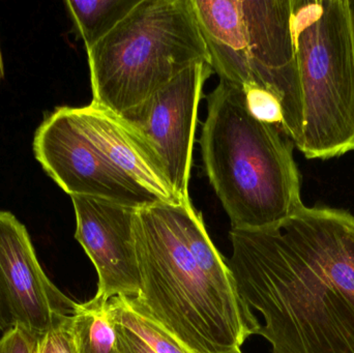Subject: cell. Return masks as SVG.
Returning a JSON list of instances; mask_svg holds the SVG:
<instances>
[{
	"label": "cell",
	"mask_w": 354,
	"mask_h": 353,
	"mask_svg": "<svg viewBox=\"0 0 354 353\" xmlns=\"http://www.w3.org/2000/svg\"><path fill=\"white\" fill-rule=\"evenodd\" d=\"M229 269L261 313L272 353H354V216L297 209L270 229H231Z\"/></svg>",
	"instance_id": "6da1fadb"
},
{
	"label": "cell",
	"mask_w": 354,
	"mask_h": 353,
	"mask_svg": "<svg viewBox=\"0 0 354 353\" xmlns=\"http://www.w3.org/2000/svg\"><path fill=\"white\" fill-rule=\"evenodd\" d=\"M177 204V203H176ZM140 292L132 304L194 353H234L259 321L234 281L206 273L177 224L174 203L139 207L134 221Z\"/></svg>",
	"instance_id": "7a4b0ae2"
},
{
	"label": "cell",
	"mask_w": 354,
	"mask_h": 353,
	"mask_svg": "<svg viewBox=\"0 0 354 353\" xmlns=\"http://www.w3.org/2000/svg\"><path fill=\"white\" fill-rule=\"evenodd\" d=\"M283 134L250 112L239 87L220 80L208 95L202 160L232 229L278 227L303 207L292 142Z\"/></svg>",
	"instance_id": "3957f363"
},
{
	"label": "cell",
	"mask_w": 354,
	"mask_h": 353,
	"mask_svg": "<svg viewBox=\"0 0 354 353\" xmlns=\"http://www.w3.org/2000/svg\"><path fill=\"white\" fill-rule=\"evenodd\" d=\"M210 66L241 90L274 95L282 132L303 141L304 106L293 35V0H191Z\"/></svg>",
	"instance_id": "277c9868"
},
{
	"label": "cell",
	"mask_w": 354,
	"mask_h": 353,
	"mask_svg": "<svg viewBox=\"0 0 354 353\" xmlns=\"http://www.w3.org/2000/svg\"><path fill=\"white\" fill-rule=\"evenodd\" d=\"M87 55L91 104L118 116L194 62L210 64L191 0H139Z\"/></svg>",
	"instance_id": "5b68a950"
},
{
	"label": "cell",
	"mask_w": 354,
	"mask_h": 353,
	"mask_svg": "<svg viewBox=\"0 0 354 353\" xmlns=\"http://www.w3.org/2000/svg\"><path fill=\"white\" fill-rule=\"evenodd\" d=\"M293 35L310 160L354 151V27L349 0H293Z\"/></svg>",
	"instance_id": "8992f818"
},
{
	"label": "cell",
	"mask_w": 354,
	"mask_h": 353,
	"mask_svg": "<svg viewBox=\"0 0 354 353\" xmlns=\"http://www.w3.org/2000/svg\"><path fill=\"white\" fill-rule=\"evenodd\" d=\"M35 158L70 196H91L139 207L161 202L114 167L79 124L73 107L45 118L33 140Z\"/></svg>",
	"instance_id": "52a82bcc"
},
{
	"label": "cell",
	"mask_w": 354,
	"mask_h": 353,
	"mask_svg": "<svg viewBox=\"0 0 354 353\" xmlns=\"http://www.w3.org/2000/svg\"><path fill=\"white\" fill-rule=\"evenodd\" d=\"M197 61L140 105L118 116L153 151L179 200H189L198 107L212 73Z\"/></svg>",
	"instance_id": "ba28073f"
},
{
	"label": "cell",
	"mask_w": 354,
	"mask_h": 353,
	"mask_svg": "<svg viewBox=\"0 0 354 353\" xmlns=\"http://www.w3.org/2000/svg\"><path fill=\"white\" fill-rule=\"evenodd\" d=\"M0 300L10 327L35 341L77 306L44 273L26 228L8 211H0Z\"/></svg>",
	"instance_id": "9c48e42d"
},
{
	"label": "cell",
	"mask_w": 354,
	"mask_h": 353,
	"mask_svg": "<svg viewBox=\"0 0 354 353\" xmlns=\"http://www.w3.org/2000/svg\"><path fill=\"white\" fill-rule=\"evenodd\" d=\"M76 215L75 238L97 269L95 296L135 298L140 275L135 247L137 207L91 196H71Z\"/></svg>",
	"instance_id": "30bf717a"
},
{
	"label": "cell",
	"mask_w": 354,
	"mask_h": 353,
	"mask_svg": "<svg viewBox=\"0 0 354 353\" xmlns=\"http://www.w3.org/2000/svg\"><path fill=\"white\" fill-rule=\"evenodd\" d=\"M79 124L108 161L165 203H180L149 145L120 117L89 104L74 108Z\"/></svg>",
	"instance_id": "8fae6325"
},
{
	"label": "cell",
	"mask_w": 354,
	"mask_h": 353,
	"mask_svg": "<svg viewBox=\"0 0 354 353\" xmlns=\"http://www.w3.org/2000/svg\"><path fill=\"white\" fill-rule=\"evenodd\" d=\"M72 329L77 353H118V332L109 300L95 296L77 304Z\"/></svg>",
	"instance_id": "7c38bea8"
},
{
	"label": "cell",
	"mask_w": 354,
	"mask_h": 353,
	"mask_svg": "<svg viewBox=\"0 0 354 353\" xmlns=\"http://www.w3.org/2000/svg\"><path fill=\"white\" fill-rule=\"evenodd\" d=\"M138 2L139 0H68L66 6L87 51L111 32Z\"/></svg>",
	"instance_id": "4fadbf2b"
},
{
	"label": "cell",
	"mask_w": 354,
	"mask_h": 353,
	"mask_svg": "<svg viewBox=\"0 0 354 353\" xmlns=\"http://www.w3.org/2000/svg\"><path fill=\"white\" fill-rule=\"evenodd\" d=\"M110 310L115 321L128 327L157 353H194L177 338L139 311L126 296L109 300Z\"/></svg>",
	"instance_id": "5bb4252c"
},
{
	"label": "cell",
	"mask_w": 354,
	"mask_h": 353,
	"mask_svg": "<svg viewBox=\"0 0 354 353\" xmlns=\"http://www.w3.org/2000/svg\"><path fill=\"white\" fill-rule=\"evenodd\" d=\"M72 315L62 317L37 340L35 353H77L73 335Z\"/></svg>",
	"instance_id": "9a60e30c"
},
{
	"label": "cell",
	"mask_w": 354,
	"mask_h": 353,
	"mask_svg": "<svg viewBox=\"0 0 354 353\" xmlns=\"http://www.w3.org/2000/svg\"><path fill=\"white\" fill-rule=\"evenodd\" d=\"M250 112L258 120L279 126L282 131L283 112L280 102L268 91L257 87L243 90Z\"/></svg>",
	"instance_id": "2e32d148"
},
{
	"label": "cell",
	"mask_w": 354,
	"mask_h": 353,
	"mask_svg": "<svg viewBox=\"0 0 354 353\" xmlns=\"http://www.w3.org/2000/svg\"><path fill=\"white\" fill-rule=\"evenodd\" d=\"M37 341L21 327H10L0 339V353H35Z\"/></svg>",
	"instance_id": "e0dca14e"
},
{
	"label": "cell",
	"mask_w": 354,
	"mask_h": 353,
	"mask_svg": "<svg viewBox=\"0 0 354 353\" xmlns=\"http://www.w3.org/2000/svg\"><path fill=\"white\" fill-rule=\"evenodd\" d=\"M114 321L118 332V353H157L128 327L115 319Z\"/></svg>",
	"instance_id": "ac0fdd59"
},
{
	"label": "cell",
	"mask_w": 354,
	"mask_h": 353,
	"mask_svg": "<svg viewBox=\"0 0 354 353\" xmlns=\"http://www.w3.org/2000/svg\"><path fill=\"white\" fill-rule=\"evenodd\" d=\"M3 64H2L1 52H0V82H1L2 78H3Z\"/></svg>",
	"instance_id": "d6986e66"
},
{
	"label": "cell",
	"mask_w": 354,
	"mask_h": 353,
	"mask_svg": "<svg viewBox=\"0 0 354 353\" xmlns=\"http://www.w3.org/2000/svg\"><path fill=\"white\" fill-rule=\"evenodd\" d=\"M0 323H1V327L3 325V323H6V319H4L3 310H2L1 300H0Z\"/></svg>",
	"instance_id": "ffe728a7"
},
{
	"label": "cell",
	"mask_w": 354,
	"mask_h": 353,
	"mask_svg": "<svg viewBox=\"0 0 354 353\" xmlns=\"http://www.w3.org/2000/svg\"><path fill=\"white\" fill-rule=\"evenodd\" d=\"M349 1H351V12H353V27H354V0H349Z\"/></svg>",
	"instance_id": "44dd1931"
},
{
	"label": "cell",
	"mask_w": 354,
	"mask_h": 353,
	"mask_svg": "<svg viewBox=\"0 0 354 353\" xmlns=\"http://www.w3.org/2000/svg\"><path fill=\"white\" fill-rule=\"evenodd\" d=\"M234 353H243L241 352V350H239V352H234Z\"/></svg>",
	"instance_id": "7402d4cb"
},
{
	"label": "cell",
	"mask_w": 354,
	"mask_h": 353,
	"mask_svg": "<svg viewBox=\"0 0 354 353\" xmlns=\"http://www.w3.org/2000/svg\"><path fill=\"white\" fill-rule=\"evenodd\" d=\"M0 327H1V323H0Z\"/></svg>",
	"instance_id": "603a6c76"
}]
</instances>
